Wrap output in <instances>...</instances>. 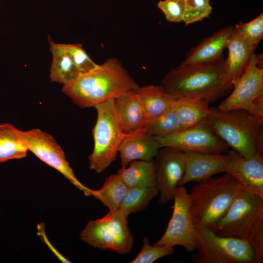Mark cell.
<instances>
[{"mask_svg":"<svg viewBox=\"0 0 263 263\" xmlns=\"http://www.w3.org/2000/svg\"><path fill=\"white\" fill-rule=\"evenodd\" d=\"M139 85L121 62L110 57L91 71L80 75L71 83L63 85L62 91L81 108L95 107Z\"/></svg>","mask_w":263,"mask_h":263,"instance_id":"1","label":"cell"},{"mask_svg":"<svg viewBox=\"0 0 263 263\" xmlns=\"http://www.w3.org/2000/svg\"><path fill=\"white\" fill-rule=\"evenodd\" d=\"M224 56L212 61L193 64H181L169 71L163 78L165 90L179 98H196L214 102L228 91L224 86Z\"/></svg>","mask_w":263,"mask_h":263,"instance_id":"2","label":"cell"},{"mask_svg":"<svg viewBox=\"0 0 263 263\" xmlns=\"http://www.w3.org/2000/svg\"><path fill=\"white\" fill-rule=\"evenodd\" d=\"M209 227L219 236L247 241L254 251V263H263V197L242 187L225 214Z\"/></svg>","mask_w":263,"mask_h":263,"instance_id":"3","label":"cell"},{"mask_svg":"<svg viewBox=\"0 0 263 263\" xmlns=\"http://www.w3.org/2000/svg\"><path fill=\"white\" fill-rule=\"evenodd\" d=\"M217 136L229 148L249 157L263 154V120L243 110L223 111L210 107L207 118Z\"/></svg>","mask_w":263,"mask_h":263,"instance_id":"4","label":"cell"},{"mask_svg":"<svg viewBox=\"0 0 263 263\" xmlns=\"http://www.w3.org/2000/svg\"><path fill=\"white\" fill-rule=\"evenodd\" d=\"M242 187L226 173L194 185L189 195L191 215L195 228L209 227L220 219Z\"/></svg>","mask_w":263,"mask_h":263,"instance_id":"5","label":"cell"},{"mask_svg":"<svg viewBox=\"0 0 263 263\" xmlns=\"http://www.w3.org/2000/svg\"><path fill=\"white\" fill-rule=\"evenodd\" d=\"M113 99L94 107L97 119L93 131L94 146L89 160V169L97 173L104 171L116 160L126 135L117 117Z\"/></svg>","mask_w":263,"mask_h":263,"instance_id":"6","label":"cell"},{"mask_svg":"<svg viewBox=\"0 0 263 263\" xmlns=\"http://www.w3.org/2000/svg\"><path fill=\"white\" fill-rule=\"evenodd\" d=\"M194 263H253L254 253L246 241L216 234L209 227L195 228Z\"/></svg>","mask_w":263,"mask_h":263,"instance_id":"7","label":"cell"},{"mask_svg":"<svg viewBox=\"0 0 263 263\" xmlns=\"http://www.w3.org/2000/svg\"><path fill=\"white\" fill-rule=\"evenodd\" d=\"M128 215L117 209L104 217L89 221L80 237L87 244L101 250L126 254L132 249L134 240L128 225Z\"/></svg>","mask_w":263,"mask_h":263,"instance_id":"8","label":"cell"},{"mask_svg":"<svg viewBox=\"0 0 263 263\" xmlns=\"http://www.w3.org/2000/svg\"><path fill=\"white\" fill-rule=\"evenodd\" d=\"M233 90L218 108L221 110H243L263 120V56L253 54Z\"/></svg>","mask_w":263,"mask_h":263,"instance_id":"9","label":"cell"},{"mask_svg":"<svg viewBox=\"0 0 263 263\" xmlns=\"http://www.w3.org/2000/svg\"><path fill=\"white\" fill-rule=\"evenodd\" d=\"M173 212L165 232L153 245L181 246L190 252L195 249V227L190 212L189 193L184 186H177L174 194Z\"/></svg>","mask_w":263,"mask_h":263,"instance_id":"10","label":"cell"},{"mask_svg":"<svg viewBox=\"0 0 263 263\" xmlns=\"http://www.w3.org/2000/svg\"><path fill=\"white\" fill-rule=\"evenodd\" d=\"M161 148L202 153L224 154L229 147L212 130L207 119L170 134L156 137Z\"/></svg>","mask_w":263,"mask_h":263,"instance_id":"11","label":"cell"},{"mask_svg":"<svg viewBox=\"0 0 263 263\" xmlns=\"http://www.w3.org/2000/svg\"><path fill=\"white\" fill-rule=\"evenodd\" d=\"M21 133L28 150L61 173L86 196H91L92 189L85 186L76 178L61 147L51 134L39 129L21 131Z\"/></svg>","mask_w":263,"mask_h":263,"instance_id":"12","label":"cell"},{"mask_svg":"<svg viewBox=\"0 0 263 263\" xmlns=\"http://www.w3.org/2000/svg\"><path fill=\"white\" fill-rule=\"evenodd\" d=\"M184 151L162 147L155 156L156 185L160 194L159 202L165 204L173 199L175 188L183 177L186 167Z\"/></svg>","mask_w":263,"mask_h":263,"instance_id":"13","label":"cell"},{"mask_svg":"<svg viewBox=\"0 0 263 263\" xmlns=\"http://www.w3.org/2000/svg\"><path fill=\"white\" fill-rule=\"evenodd\" d=\"M225 172L236 179L248 192L263 198V154L258 152L246 157L230 150Z\"/></svg>","mask_w":263,"mask_h":263,"instance_id":"14","label":"cell"},{"mask_svg":"<svg viewBox=\"0 0 263 263\" xmlns=\"http://www.w3.org/2000/svg\"><path fill=\"white\" fill-rule=\"evenodd\" d=\"M228 56L225 61L224 86L229 91L245 71L257 48L235 28L226 46Z\"/></svg>","mask_w":263,"mask_h":263,"instance_id":"15","label":"cell"},{"mask_svg":"<svg viewBox=\"0 0 263 263\" xmlns=\"http://www.w3.org/2000/svg\"><path fill=\"white\" fill-rule=\"evenodd\" d=\"M186 161L185 173L178 186L190 182L203 181L213 175L225 172L227 155L184 151Z\"/></svg>","mask_w":263,"mask_h":263,"instance_id":"16","label":"cell"},{"mask_svg":"<svg viewBox=\"0 0 263 263\" xmlns=\"http://www.w3.org/2000/svg\"><path fill=\"white\" fill-rule=\"evenodd\" d=\"M161 148L156 137L148 133L144 129L126 134L118 152L121 166L126 167L134 160H153Z\"/></svg>","mask_w":263,"mask_h":263,"instance_id":"17","label":"cell"},{"mask_svg":"<svg viewBox=\"0 0 263 263\" xmlns=\"http://www.w3.org/2000/svg\"><path fill=\"white\" fill-rule=\"evenodd\" d=\"M136 91L124 93L113 99L117 117L126 134L143 129L148 122Z\"/></svg>","mask_w":263,"mask_h":263,"instance_id":"18","label":"cell"},{"mask_svg":"<svg viewBox=\"0 0 263 263\" xmlns=\"http://www.w3.org/2000/svg\"><path fill=\"white\" fill-rule=\"evenodd\" d=\"M234 30L233 25L218 30L191 48L181 63L187 65L205 63L223 56V51L226 48Z\"/></svg>","mask_w":263,"mask_h":263,"instance_id":"19","label":"cell"},{"mask_svg":"<svg viewBox=\"0 0 263 263\" xmlns=\"http://www.w3.org/2000/svg\"><path fill=\"white\" fill-rule=\"evenodd\" d=\"M136 92L148 122L172 106L178 99L167 92L161 85L150 84L139 87Z\"/></svg>","mask_w":263,"mask_h":263,"instance_id":"20","label":"cell"},{"mask_svg":"<svg viewBox=\"0 0 263 263\" xmlns=\"http://www.w3.org/2000/svg\"><path fill=\"white\" fill-rule=\"evenodd\" d=\"M48 42L52 56L50 72L51 81L63 85L71 83L81 75L80 73L61 43H55L50 37H48Z\"/></svg>","mask_w":263,"mask_h":263,"instance_id":"21","label":"cell"},{"mask_svg":"<svg viewBox=\"0 0 263 263\" xmlns=\"http://www.w3.org/2000/svg\"><path fill=\"white\" fill-rule=\"evenodd\" d=\"M128 188L155 187L154 161L134 160L120 168L116 173Z\"/></svg>","mask_w":263,"mask_h":263,"instance_id":"22","label":"cell"},{"mask_svg":"<svg viewBox=\"0 0 263 263\" xmlns=\"http://www.w3.org/2000/svg\"><path fill=\"white\" fill-rule=\"evenodd\" d=\"M28 151L21 130L10 123L0 124V163L25 157Z\"/></svg>","mask_w":263,"mask_h":263,"instance_id":"23","label":"cell"},{"mask_svg":"<svg viewBox=\"0 0 263 263\" xmlns=\"http://www.w3.org/2000/svg\"><path fill=\"white\" fill-rule=\"evenodd\" d=\"M210 102L205 99L179 98L173 105L181 129L194 126L207 119L210 113Z\"/></svg>","mask_w":263,"mask_h":263,"instance_id":"24","label":"cell"},{"mask_svg":"<svg viewBox=\"0 0 263 263\" xmlns=\"http://www.w3.org/2000/svg\"><path fill=\"white\" fill-rule=\"evenodd\" d=\"M128 189L117 174H112L106 178L99 189H92L91 196L100 201L109 211H114L118 209Z\"/></svg>","mask_w":263,"mask_h":263,"instance_id":"25","label":"cell"},{"mask_svg":"<svg viewBox=\"0 0 263 263\" xmlns=\"http://www.w3.org/2000/svg\"><path fill=\"white\" fill-rule=\"evenodd\" d=\"M158 193L156 187L128 188L118 209L128 215L141 211Z\"/></svg>","mask_w":263,"mask_h":263,"instance_id":"26","label":"cell"},{"mask_svg":"<svg viewBox=\"0 0 263 263\" xmlns=\"http://www.w3.org/2000/svg\"><path fill=\"white\" fill-rule=\"evenodd\" d=\"M149 134L159 137L181 130V125L173 105L156 118L149 121L143 128Z\"/></svg>","mask_w":263,"mask_h":263,"instance_id":"27","label":"cell"},{"mask_svg":"<svg viewBox=\"0 0 263 263\" xmlns=\"http://www.w3.org/2000/svg\"><path fill=\"white\" fill-rule=\"evenodd\" d=\"M212 10L210 0H186L183 21L186 25L201 21L208 18Z\"/></svg>","mask_w":263,"mask_h":263,"instance_id":"28","label":"cell"},{"mask_svg":"<svg viewBox=\"0 0 263 263\" xmlns=\"http://www.w3.org/2000/svg\"><path fill=\"white\" fill-rule=\"evenodd\" d=\"M174 251L173 247L151 245L148 237H144L143 246L132 263H153L164 257L171 255Z\"/></svg>","mask_w":263,"mask_h":263,"instance_id":"29","label":"cell"},{"mask_svg":"<svg viewBox=\"0 0 263 263\" xmlns=\"http://www.w3.org/2000/svg\"><path fill=\"white\" fill-rule=\"evenodd\" d=\"M234 27L252 45L257 47L263 37V13L248 22L240 21Z\"/></svg>","mask_w":263,"mask_h":263,"instance_id":"30","label":"cell"},{"mask_svg":"<svg viewBox=\"0 0 263 263\" xmlns=\"http://www.w3.org/2000/svg\"><path fill=\"white\" fill-rule=\"evenodd\" d=\"M61 44L81 74L88 73L98 66V64L90 57L81 44Z\"/></svg>","mask_w":263,"mask_h":263,"instance_id":"31","label":"cell"},{"mask_svg":"<svg viewBox=\"0 0 263 263\" xmlns=\"http://www.w3.org/2000/svg\"><path fill=\"white\" fill-rule=\"evenodd\" d=\"M185 5L186 0H163L157 3L167 20L172 22L183 21Z\"/></svg>","mask_w":263,"mask_h":263,"instance_id":"32","label":"cell"},{"mask_svg":"<svg viewBox=\"0 0 263 263\" xmlns=\"http://www.w3.org/2000/svg\"><path fill=\"white\" fill-rule=\"evenodd\" d=\"M38 234L43 239L44 242H46L47 245L49 246V249L55 254V255L62 262V263H71L67 259L60 254L53 246L50 244L49 240L46 236L44 231V226L42 225V224H40L38 225Z\"/></svg>","mask_w":263,"mask_h":263,"instance_id":"33","label":"cell"}]
</instances>
